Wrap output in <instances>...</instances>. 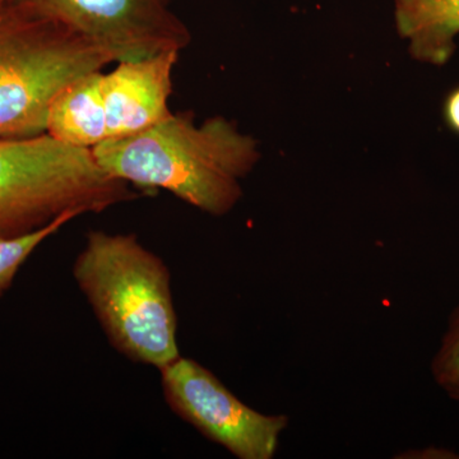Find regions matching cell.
Instances as JSON below:
<instances>
[{
  "label": "cell",
  "mask_w": 459,
  "mask_h": 459,
  "mask_svg": "<svg viewBox=\"0 0 459 459\" xmlns=\"http://www.w3.org/2000/svg\"><path fill=\"white\" fill-rule=\"evenodd\" d=\"M91 151L108 177L142 190H166L212 216L237 205L243 197L240 180L259 160L255 138L223 117L195 126L192 115L172 113Z\"/></svg>",
  "instance_id": "6da1fadb"
},
{
  "label": "cell",
  "mask_w": 459,
  "mask_h": 459,
  "mask_svg": "<svg viewBox=\"0 0 459 459\" xmlns=\"http://www.w3.org/2000/svg\"><path fill=\"white\" fill-rule=\"evenodd\" d=\"M72 272L117 352L159 371L180 358L170 270L134 234L92 230Z\"/></svg>",
  "instance_id": "7a4b0ae2"
},
{
  "label": "cell",
  "mask_w": 459,
  "mask_h": 459,
  "mask_svg": "<svg viewBox=\"0 0 459 459\" xmlns=\"http://www.w3.org/2000/svg\"><path fill=\"white\" fill-rule=\"evenodd\" d=\"M140 197L105 174L89 148L48 133L0 140V240L38 231L68 212L101 213Z\"/></svg>",
  "instance_id": "3957f363"
},
{
  "label": "cell",
  "mask_w": 459,
  "mask_h": 459,
  "mask_svg": "<svg viewBox=\"0 0 459 459\" xmlns=\"http://www.w3.org/2000/svg\"><path fill=\"white\" fill-rule=\"evenodd\" d=\"M110 63L62 23L16 0H0V140L45 134L57 93Z\"/></svg>",
  "instance_id": "277c9868"
},
{
  "label": "cell",
  "mask_w": 459,
  "mask_h": 459,
  "mask_svg": "<svg viewBox=\"0 0 459 459\" xmlns=\"http://www.w3.org/2000/svg\"><path fill=\"white\" fill-rule=\"evenodd\" d=\"M160 374L168 406L211 442L238 459L276 455L289 416L265 415L252 409L193 359L180 356Z\"/></svg>",
  "instance_id": "5b68a950"
},
{
  "label": "cell",
  "mask_w": 459,
  "mask_h": 459,
  "mask_svg": "<svg viewBox=\"0 0 459 459\" xmlns=\"http://www.w3.org/2000/svg\"><path fill=\"white\" fill-rule=\"evenodd\" d=\"M62 23L110 56L137 60L188 47L190 32L171 0H16Z\"/></svg>",
  "instance_id": "8992f818"
},
{
  "label": "cell",
  "mask_w": 459,
  "mask_h": 459,
  "mask_svg": "<svg viewBox=\"0 0 459 459\" xmlns=\"http://www.w3.org/2000/svg\"><path fill=\"white\" fill-rule=\"evenodd\" d=\"M179 54L164 51L119 62L114 71L102 74L108 141L144 131L171 114L172 72Z\"/></svg>",
  "instance_id": "52a82bcc"
},
{
  "label": "cell",
  "mask_w": 459,
  "mask_h": 459,
  "mask_svg": "<svg viewBox=\"0 0 459 459\" xmlns=\"http://www.w3.org/2000/svg\"><path fill=\"white\" fill-rule=\"evenodd\" d=\"M102 74L100 69L81 75L57 93L48 115V134L69 146L89 150L108 141Z\"/></svg>",
  "instance_id": "ba28073f"
},
{
  "label": "cell",
  "mask_w": 459,
  "mask_h": 459,
  "mask_svg": "<svg viewBox=\"0 0 459 459\" xmlns=\"http://www.w3.org/2000/svg\"><path fill=\"white\" fill-rule=\"evenodd\" d=\"M401 38L410 40L416 60L444 65L455 53L459 33V0H395Z\"/></svg>",
  "instance_id": "9c48e42d"
},
{
  "label": "cell",
  "mask_w": 459,
  "mask_h": 459,
  "mask_svg": "<svg viewBox=\"0 0 459 459\" xmlns=\"http://www.w3.org/2000/svg\"><path fill=\"white\" fill-rule=\"evenodd\" d=\"M80 216L81 214L77 212H68L38 231L30 232L22 237L2 238L0 240V296L8 291L18 271L35 252L36 247L51 235L56 234L66 223Z\"/></svg>",
  "instance_id": "30bf717a"
},
{
  "label": "cell",
  "mask_w": 459,
  "mask_h": 459,
  "mask_svg": "<svg viewBox=\"0 0 459 459\" xmlns=\"http://www.w3.org/2000/svg\"><path fill=\"white\" fill-rule=\"evenodd\" d=\"M430 369L435 383L452 400L459 402V307L452 313Z\"/></svg>",
  "instance_id": "8fae6325"
},
{
  "label": "cell",
  "mask_w": 459,
  "mask_h": 459,
  "mask_svg": "<svg viewBox=\"0 0 459 459\" xmlns=\"http://www.w3.org/2000/svg\"><path fill=\"white\" fill-rule=\"evenodd\" d=\"M395 458H409V459H452L459 458L457 453L449 451V449L442 448V446H425L422 449H412L401 453Z\"/></svg>",
  "instance_id": "7c38bea8"
},
{
  "label": "cell",
  "mask_w": 459,
  "mask_h": 459,
  "mask_svg": "<svg viewBox=\"0 0 459 459\" xmlns=\"http://www.w3.org/2000/svg\"><path fill=\"white\" fill-rule=\"evenodd\" d=\"M443 113L446 126L459 134V87L446 96Z\"/></svg>",
  "instance_id": "4fadbf2b"
}]
</instances>
